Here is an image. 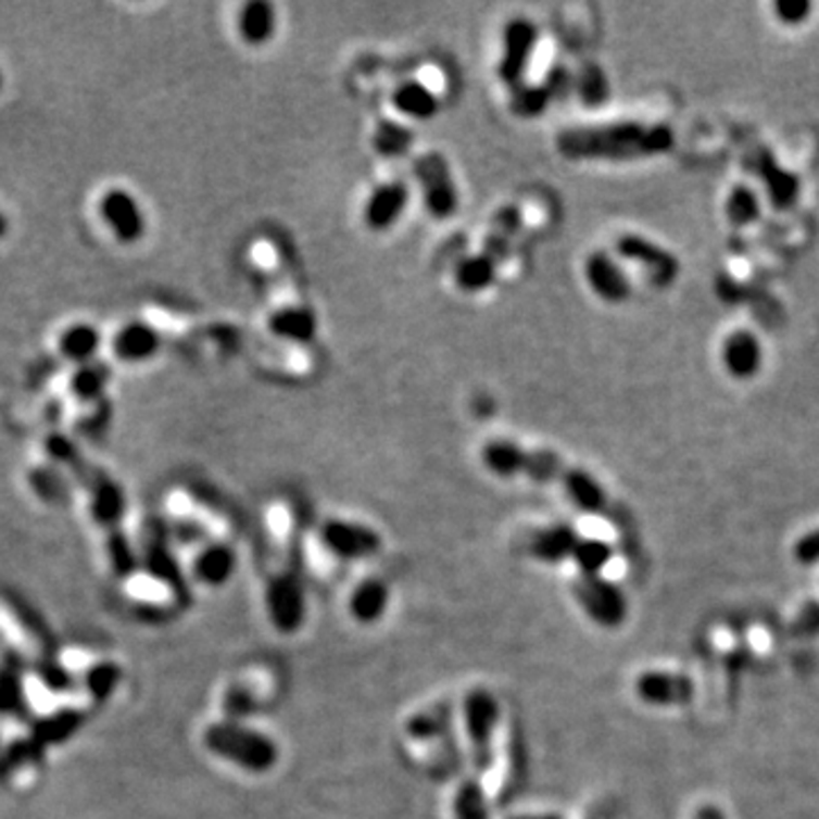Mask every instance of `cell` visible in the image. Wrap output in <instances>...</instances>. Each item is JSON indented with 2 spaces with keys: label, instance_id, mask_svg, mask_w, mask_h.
<instances>
[{
  "label": "cell",
  "instance_id": "cell-5",
  "mask_svg": "<svg viewBox=\"0 0 819 819\" xmlns=\"http://www.w3.org/2000/svg\"><path fill=\"white\" fill-rule=\"evenodd\" d=\"M574 594L585 615L601 629H619L629 615L623 590L604 576H576Z\"/></svg>",
  "mask_w": 819,
  "mask_h": 819
},
{
  "label": "cell",
  "instance_id": "cell-36",
  "mask_svg": "<svg viewBox=\"0 0 819 819\" xmlns=\"http://www.w3.org/2000/svg\"><path fill=\"white\" fill-rule=\"evenodd\" d=\"M110 378H112L110 367L103 365V363H96V360H93V363L78 367L74 378H71V390H74V394L85 399V401H93L105 392Z\"/></svg>",
  "mask_w": 819,
  "mask_h": 819
},
{
  "label": "cell",
  "instance_id": "cell-15",
  "mask_svg": "<svg viewBox=\"0 0 819 819\" xmlns=\"http://www.w3.org/2000/svg\"><path fill=\"white\" fill-rule=\"evenodd\" d=\"M578 542H581V536H578L574 526L553 524L540 528V531L528 538V553L540 563L558 565L574 556Z\"/></svg>",
  "mask_w": 819,
  "mask_h": 819
},
{
  "label": "cell",
  "instance_id": "cell-51",
  "mask_svg": "<svg viewBox=\"0 0 819 819\" xmlns=\"http://www.w3.org/2000/svg\"><path fill=\"white\" fill-rule=\"evenodd\" d=\"M8 232H10V219L5 212H0V239H3Z\"/></svg>",
  "mask_w": 819,
  "mask_h": 819
},
{
  "label": "cell",
  "instance_id": "cell-2",
  "mask_svg": "<svg viewBox=\"0 0 819 819\" xmlns=\"http://www.w3.org/2000/svg\"><path fill=\"white\" fill-rule=\"evenodd\" d=\"M203 742L210 754L228 760L249 774L272 772L280 758L276 740L242 724V721H214L203 733Z\"/></svg>",
  "mask_w": 819,
  "mask_h": 819
},
{
  "label": "cell",
  "instance_id": "cell-3",
  "mask_svg": "<svg viewBox=\"0 0 819 819\" xmlns=\"http://www.w3.org/2000/svg\"><path fill=\"white\" fill-rule=\"evenodd\" d=\"M463 724L469 744L474 772L480 781H490L496 772L501 706L486 688H474L463 702Z\"/></svg>",
  "mask_w": 819,
  "mask_h": 819
},
{
  "label": "cell",
  "instance_id": "cell-16",
  "mask_svg": "<svg viewBox=\"0 0 819 819\" xmlns=\"http://www.w3.org/2000/svg\"><path fill=\"white\" fill-rule=\"evenodd\" d=\"M758 172L765 182L769 203H772L774 210H790L794 203H797L799 191H802V180L792 172H788V168H783L769 149H760Z\"/></svg>",
  "mask_w": 819,
  "mask_h": 819
},
{
  "label": "cell",
  "instance_id": "cell-45",
  "mask_svg": "<svg viewBox=\"0 0 819 819\" xmlns=\"http://www.w3.org/2000/svg\"><path fill=\"white\" fill-rule=\"evenodd\" d=\"M46 449H48V453H51L53 461H58V463H62V465H66L71 469L78 467L83 463L78 446L74 442H71V440H66L64 436H51V438H48Z\"/></svg>",
  "mask_w": 819,
  "mask_h": 819
},
{
  "label": "cell",
  "instance_id": "cell-7",
  "mask_svg": "<svg viewBox=\"0 0 819 819\" xmlns=\"http://www.w3.org/2000/svg\"><path fill=\"white\" fill-rule=\"evenodd\" d=\"M415 176L421 185L424 205L430 212L432 219L444 222L455 214L461 205V194L457 185L451 176L449 162L440 153H426L415 162Z\"/></svg>",
  "mask_w": 819,
  "mask_h": 819
},
{
  "label": "cell",
  "instance_id": "cell-24",
  "mask_svg": "<svg viewBox=\"0 0 819 819\" xmlns=\"http://www.w3.org/2000/svg\"><path fill=\"white\" fill-rule=\"evenodd\" d=\"M524 224V212L519 205H503L490 222V230L483 239V251L492 260L501 262L511 251V244L515 235L521 230Z\"/></svg>",
  "mask_w": 819,
  "mask_h": 819
},
{
  "label": "cell",
  "instance_id": "cell-25",
  "mask_svg": "<svg viewBox=\"0 0 819 819\" xmlns=\"http://www.w3.org/2000/svg\"><path fill=\"white\" fill-rule=\"evenodd\" d=\"M496 269L499 262L486 255L483 251H478L474 255L457 260L453 267V282L457 285V289H463L465 294H480L494 285Z\"/></svg>",
  "mask_w": 819,
  "mask_h": 819
},
{
  "label": "cell",
  "instance_id": "cell-48",
  "mask_svg": "<svg viewBox=\"0 0 819 819\" xmlns=\"http://www.w3.org/2000/svg\"><path fill=\"white\" fill-rule=\"evenodd\" d=\"M617 802H601L596 808L590 810V815L585 819H615L617 817Z\"/></svg>",
  "mask_w": 819,
  "mask_h": 819
},
{
  "label": "cell",
  "instance_id": "cell-30",
  "mask_svg": "<svg viewBox=\"0 0 819 819\" xmlns=\"http://www.w3.org/2000/svg\"><path fill=\"white\" fill-rule=\"evenodd\" d=\"M453 819H490L488 790L478 777L457 783L453 794Z\"/></svg>",
  "mask_w": 819,
  "mask_h": 819
},
{
  "label": "cell",
  "instance_id": "cell-19",
  "mask_svg": "<svg viewBox=\"0 0 819 819\" xmlns=\"http://www.w3.org/2000/svg\"><path fill=\"white\" fill-rule=\"evenodd\" d=\"M162 346L160 332L147 322H130L114 337V353L124 363H143L151 360Z\"/></svg>",
  "mask_w": 819,
  "mask_h": 819
},
{
  "label": "cell",
  "instance_id": "cell-47",
  "mask_svg": "<svg viewBox=\"0 0 819 819\" xmlns=\"http://www.w3.org/2000/svg\"><path fill=\"white\" fill-rule=\"evenodd\" d=\"M608 87H606V80H604V74H601L598 68H592L590 74L583 76V83H581V96L588 101V103H598L606 99Z\"/></svg>",
  "mask_w": 819,
  "mask_h": 819
},
{
  "label": "cell",
  "instance_id": "cell-6",
  "mask_svg": "<svg viewBox=\"0 0 819 819\" xmlns=\"http://www.w3.org/2000/svg\"><path fill=\"white\" fill-rule=\"evenodd\" d=\"M538 39H540V30L531 18L517 16L505 23L503 39H501V58L496 66L499 80L503 85H508L511 89L524 85L526 68L533 60Z\"/></svg>",
  "mask_w": 819,
  "mask_h": 819
},
{
  "label": "cell",
  "instance_id": "cell-9",
  "mask_svg": "<svg viewBox=\"0 0 819 819\" xmlns=\"http://www.w3.org/2000/svg\"><path fill=\"white\" fill-rule=\"evenodd\" d=\"M615 249L623 260L640 264V267L646 272L648 280H652L658 287H667L679 278L681 264H679L677 255H671L663 247L654 244L652 239L629 232V235H621L617 239Z\"/></svg>",
  "mask_w": 819,
  "mask_h": 819
},
{
  "label": "cell",
  "instance_id": "cell-10",
  "mask_svg": "<svg viewBox=\"0 0 819 819\" xmlns=\"http://www.w3.org/2000/svg\"><path fill=\"white\" fill-rule=\"evenodd\" d=\"M101 216L122 244H135L147 232V219L128 189H108L101 199Z\"/></svg>",
  "mask_w": 819,
  "mask_h": 819
},
{
  "label": "cell",
  "instance_id": "cell-42",
  "mask_svg": "<svg viewBox=\"0 0 819 819\" xmlns=\"http://www.w3.org/2000/svg\"><path fill=\"white\" fill-rule=\"evenodd\" d=\"M108 551H110L112 567H114V571L118 576L135 574V569H137V556H135V551L130 549V542L126 540L124 533L112 531V536L108 540Z\"/></svg>",
  "mask_w": 819,
  "mask_h": 819
},
{
  "label": "cell",
  "instance_id": "cell-20",
  "mask_svg": "<svg viewBox=\"0 0 819 819\" xmlns=\"http://www.w3.org/2000/svg\"><path fill=\"white\" fill-rule=\"evenodd\" d=\"M237 569V553L226 542L205 544L194 558V574L207 588L226 585Z\"/></svg>",
  "mask_w": 819,
  "mask_h": 819
},
{
  "label": "cell",
  "instance_id": "cell-31",
  "mask_svg": "<svg viewBox=\"0 0 819 819\" xmlns=\"http://www.w3.org/2000/svg\"><path fill=\"white\" fill-rule=\"evenodd\" d=\"M613 558L615 549L598 538H581L571 556L578 567V576H601Z\"/></svg>",
  "mask_w": 819,
  "mask_h": 819
},
{
  "label": "cell",
  "instance_id": "cell-34",
  "mask_svg": "<svg viewBox=\"0 0 819 819\" xmlns=\"http://www.w3.org/2000/svg\"><path fill=\"white\" fill-rule=\"evenodd\" d=\"M222 708L228 721H242L260 708V688L251 683H235L226 690Z\"/></svg>",
  "mask_w": 819,
  "mask_h": 819
},
{
  "label": "cell",
  "instance_id": "cell-41",
  "mask_svg": "<svg viewBox=\"0 0 819 819\" xmlns=\"http://www.w3.org/2000/svg\"><path fill=\"white\" fill-rule=\"evenodd\" d=\"M790 635L797 640L819 638V598H808L790 621Z\"/></svg>",
  "mask_w": 819,
  "mask_h": 819
},
{
  "label": "cell",
  "instance_id": "cell-21",
  "mask_svg": "<svg viewBox=\"0 0 819 819\" xmlns=\"http://www.w3.org/2000/svg\"><path fill=\"white\" fill-rule=\"evenodd\" d=\"M317 328L319 326H317L315 312H312L310 307H301V305L280 307L269 317L272 335H276V337H280V340H287V342L307 344L317 337Z\"/></svg>",
  "mask_w": 819,
  "mask_h": 819
},
{
  "label": "cell",
  "instance_id": "cell-23",
  "mask_svg": "<svg viewBox=\"0 0 819 819\" xmlns=\"http://www.w3.org/2000/svg\"><path fill=\"white\" fill-rule=\"evenodd\" d=\"M392 103L399 114L415 118V122H430L440 112V99L419 80L401 83L392 91Z\"/></svg>",
  "mask_w": 819,
  "mask_h": 819
},
{
  "label": "cell",
  "instance_id": "cell-13",
  "mask_svg": "<svg viewBox=\"0 0 819 819\" xmlns=\"http://www.w3.org/2000/svg\"><path fill=\"white\" fill-rule=\"evenodd\" d=\"M410 205V187L403 180H390L378 185L363 210L365 226L374 232L390 230L401 222Z\"/></svg>",
  "mask_w": 819,
  "mask_h": 819
},
{
  "label": "cell",
  "instance_id": "cell-1",
  "mask_svg": "<svg viewBox=\"0 0 819 819\" xmlns=\"http://www.w3.org/2000/svg\"><path fill=\"white\" fill-rule=\"evenodd\" d=\"M556 149L567 160L629 162L671 151L673 133L665 124L648 126L638 122L578 126L558 133Z\"/></svg>",
  "mask_w": 819,
  "mask_h": 819
},
{
  "label": "cell",
  "instance_id": "cell-46",
  "mask_svg": "<svg viewBox=\"0 0 819 819\" xmlns=\"http://www.w3.org/2000/svg\"><path fill=\"white\" fill-rule=\"evenodd\" d=\"M792 556L804 567L819 565V528H815V531L802 536L797 542H794Z\"/></svg>",
  "mask_w": 819,
  "mask_h": 819
},
{
  "label": "cell",
  "instance_id": "cell-35",
  "mask_svg": "<svg viewBox=\"0 0 819 819\" xmlns=\"http://www.w3.org/2000/svg\"><path fill=\"white\" fill-rule=\"evenodd\" d=\"M727 216L735 228L752 226L760 216V199L756 191L746 185L733 187L727 199Z\"/></svg>",
  "mask_w": 819,
  "mask_h": 819
},
{
  "label": "cell",
  "instance_id": "cell-26",
  "mask_svg": "<svg viewBox=\"0 0 819 819\" xmlns=\"http://www.w3.org/2000/svg\"><path fill=\"white\" fill-rule=\"evenodd\" d=\"M480 461L499 478H517L526 471L528 451L511 440H492L480 451Z\"/></svg>",
  "mask_w": 819,
  "mask_h": 819
},
{
  "label": "cell",
  "instance_id": "cell-27",
  "mask_svg": "<svg viewBox=\"0 0 819 819\" xmlns=\"http://www.w3.org/2000/svg\"><path fill=\"white\" fill-rule=\"evenodd\" d=\"M390 606V588L378 578L360 583L349 601V610L360 623H376Z\"/></svg>",
  "mask_w": 819,
  "mask_h": 819
},
{
  "label": "cell",
  "instance_id": "cell-32",
  "mask_svg": "<svg viewBox=\"0 0 819 819\" xmlns=\"http://www.w3.org/2000/svg\"><path fill=\"white\" fill-rule=\"evenodd\" d=\"M147 565L149 569L162 578L164 583L172 585L178 594H182L187 598V590H185V578L180 576V569L172 556V551H168L166 546V540L164 538H158V540H151L149 542V549H147Z\"/></svg>",
  "mask_w": 819,
  "mask_h": 819
},
{
  "label": "cell",
  "instance_id": "cell-11",
  "mask_svg": "<svg viewBox=\"0 0 819 819\" xmlns=\"http://www.w3.org/2000/svg\"><path fill=\"white\" fill-rule=\"evenodd\" d=\"M635 694L648 706H685L694 698V683L677 671H644L635 681Z\"/></svg>",
  "mask_w": 819,
  "mask_h": 819
},
{
  "label": "cell",
  "instance_id": "cell-12",
  "mask_svg": "<svg viewBox=\"0 0 819 819\" xmlns=\"http://www.w3.org/2000/svg\"><path fill=\"white\" fill-rule=\"evenodd\" d=\"M74 474L78 476L80 483H85L89 488L93 519L99 521L101 526H108L114 531L116 524L122 521V517L126 513L124 490L118 488L112 478H108L101 471H93L85 463L78 469H74Z\"/></svg>",
  "mask_w": 819,
  "mask_h": 819
},
{
  "label": "cell",
  "instance_id": "cell-4",
  "mask_svg": "<svg viewBox=\"0 0 819 819\" xmlns=\"http://www.w3.org/2000/svg\"><path fill=\"white\" fill-rule=\"evenodd\" d=\"M264 606L280 633L289 635L301 629L305 621V588L297 569L287 567L269 578L264 590Z\"/></svg>",
  "mask_w": 819,
  "mask_h": 819
},
{
  "label": "cell",
  "instance_id": "cell-33",
  "mask_svg": "<svg viewBox=\"0 0 819 819\" xmlns=\"http://www.w3.org/2000/svg\"><path fill=\"white\" fill-rule=\"evenodd\" d=\"M556 101L546 85H519L511 93V112L521 118H536Z\"/></svg>",
  "mask_w": 819,
  "mask_h": 819
},
{
  "label": "cell",
  "instance_id": "cell-49",
  "mask_svg": "<svg viewBox=\"0 0 819 819\" xmlns=\"http://www.w3.org/2000/svg\"><path fill=\"white\" fill-rule=\"evenodd\" d=\"M694 819H727V815L721 812V808H717V806H702L696 810Z\"/></svg>",
  "mask_w": 819,
  "mask_h": 819
},
{
  "label": "cell",
  "instance_id": "cell-17",
  "mask_svg": "<svg viewBox=\"0 0 819 819\" xmlns=\"http://www.w3.org/2000/svg\"><path fill=\"white\" fill-rule=\"evenodd\" d=\"M721 363L733 378H754L763 367V346L749 330L731 332L721 346Z\"/></svg>",
  "mask_w": 819,
  "mask_h": 819
},
{
  "label": "cell",
  "instance_id": "cell-38",
  "mask_svg": "<svg viewBox=\"0 0 819 819\" xmlns=\"http://www.w3.org/2000/svg\"><path fill=\"white\" fill-rule=\"evenodd\" d=\"M565 467L567 465L560 461L558 453L546 451V449H536V451H528L524 476L536 480V483H553V480H560Z\"/></svg>",
  "mask_w": 819,
  "mask_h": 819
},
{
  "label": "cell",
  "instance_id": "cell-37",
  "mask_svg": "<svg viewBox=\"0 0 819 819\" xmlns=\"http://www.w3.org/2000/svg\"><path fill=\"white\" fill-rule=\"evenodd\" d=\"M410 147H413V133H410L405 126H399L394 122L378 124L374 133V149L380 155L396 158V155L407 153Z\"/></svg>",
  "mask_w": 819,
  "mask_h": 819
},
{
  "label": "cell",
  "instance_id": "cell-43",
  "mask_svg": "<svg viewBox=\"0 0 819 819\" xmlns=\"http://www.w3.org/2000/svg\"><path fill=\"white\" fill-rule=\"evenodd\" d=\"M30 483L39 496L46 501H62L66 496V483L60 471L48 467H39L30 474Z\"/></svg>",
  "mask_w": 819,
  "mask_h": 819
},
{
  "label": "cell",
  "instance_id": "cell-18",
  "mask_svg": "<svg viewBox=\"0 0 819 819\" xmlns=\"http://www.w3.org/2000/svg\"><path fill=\"white\" fill-rule=\"evenodd\" d=\"M560 483L569 496V501L576 505L578 511H583L588 515H608L610 511V501L606 490L601 488L596 480L576 467H565Z\"/></svg>",
  "mask_w": 819,
  "mask_h": 819
},
{
  "label": "cell",
  "instance_id": "cell-44",
  "mask_svg": "<svg viewBox=\"0 0 819 819\" xmlns=\"http://www.w3.org/2000/svg\"><path fill=\"white\" fill-rule=\"evenodd\" d=\"M812 3H808V0H779L774 5V14L783 26H802L808 21Z\"/></svg>",
  "mask_w": 819,
  "mask_h": 819
},
{
  "label": "cell",
  "instance_id": "cell-14",
  "mask_svg": "<svg viewBox=\"0 0 819 819\" xmlns=\"http://www.w3.org/2000/svg\"><path fill=\"white\" fill-rule=\"evenodd\" d=\"M585 280L592 292L606 303H623L633 294L629 276L615 262L613 255L596 251L585 260Z\"/></svg>",
  "mask_w": 819,
  "mask_h": 819
},
{
  "label": "cell",
  "instance_id": "cell-52",
  "mask_svg": "<svg viewBox=\"0 0 819 819\" xmlns=\"http://www.w3.org/2000/svg\"><path fill=\"white\" fill-rule=\"evenodd\" d=\"M0 87H3V71H0Z\"/></svg>",
  "mask_w": 819,
  "mask_h": 819
},
{
  "label": "cell",
  "instance_id": "cell-40",
  "mask_svg": "<svg viewBox=\"0 0 819 819\" xmlns=\"http://www.w3.org/2000/svg\"><path fill=\"white\" fill-rule=\"evenodd\" d=\"M80 724H83V715H78L76 710L60 713L51 719H46L43 724L39 727V740L41 742H62L68 735H74Z\"/></svg>",
  "mask_w": 819,
  "mask_h": 819
},
{
  "label": "cell",
  "instance_id": "cell-29",
  "mask_svg": "<svg viewBox=\"0 0 819 819\" xmlns=\"http://www.w3.org/2000/svg\"><path fill=\"white\" fill-rule=\"evenodd\" d=\"M451 717H453V710L449 704H436L410 717L405 721V733L415 742L442 740L446 731L451 729Z\"/></svg>",
  "mask_w": 819,
  "mask_h": 819
},
{
  "label": "cell",
  "instance_id": "cell-22",
  "mask_svg": "<svg viewBox=\"0 0 819 819\" xmlns=\"http://www.w3.org/2000/svg\"><path fill=\"white\" fill-rule=\"evenodd\" d=\"M237 30L244 43L249 46H264L276 35V8L267 0H249L239 10Z\"/></svg>",
  "mask_w": 819,
  "mask_h": 819
},
{
  "label": "cell",
  "instance_id": "cell-8",
  "mask_svg": "<svg viewBox=\"0 0 819 819\" xmlns=\"http://www.w3.org/2000/svg\"><path fill=\"white\" fill-rule=\"evenodd\" d=\"M322 546L342 560H365L376 556L382 546L380 536L371 526L349 521V519H328L319 528Z\"/></svg>",
  "mask_w": 819,
  "mask_h": 819
},
{
  "label": "cell",
  "instance_id": "cell-50",
  "mask_svg": "<svg viewBox=\"0 0 819 819\" xmlns=\"http://www.w3.org/2000/svg\"><path fill=\"white\" fill-rule=\"evenodd\" d=\"M508 819H563V817L556 815V812H521V815H513Z\"/></svg>",
  "mask_w": 819,
  "mask_h": 819
},
{
  "label": "cell",
  "instance_id": "cell-39",
  "mask_svg": "<svg viewBox=\"0 0 819 819\" xmlns=\"http://www.w3.org/2000/svg\"><path fill=\"white\" fill-rule=\"evenodd\" d=\"M118 681H122V669H118L112 663L96 665L93 669L87 671V677H85L87 690L96 698V702H105V698H110L114 688L118 685Z\"/></svg>",
  "mask_w": 819,
  "mask_h": 819
},
{
  "label": "cell",
  "instance_id": "cell-28",
  "mask_svg": "<svg viewBox=\"0 0 819 819\" xmlns=\"http://www.w3.org/2000/svg\"><path fill=\"white\" fill-rule=\"evenodd\" d=\"M60 349L62 355L74 365H89L101 351V332L96 326L76 324L60 337Z\"/></svg>",
  "mask_w": 819,
  "mask_h": 819
}]
</instances>
